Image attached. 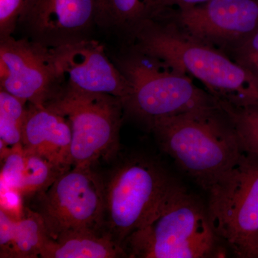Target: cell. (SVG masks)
<instances>
[{
    "label": "cell",
    "instance_id": "4",
    "mask_svg": "<svg viewBox=\"0 0 258 258\" xmlns=\"http://www.w3.org/2000/svg\"><path fill=\"white\" fill-rule=\"evenodd\" d=\"M112 60L130 86L123 103L125 114L149 130L161 120L218 105L189 75L132 45H123Z\"/></svg>",
    "mask_w": 258,
    "mask_h": 258
},
{
    "label": "cell",
    "instance_id": "21",
    "mask_svg": "<svg viewBox=\"0 0 258 258\" xmlns=\"http://www.w3.org/2000/svg\"><path fill=\"white\" fill-rule=\"evenodd\" d=\"M225 53L248 71L258 81V30Z\"/></svg>",
    "mask_w": 258,
    "mask_h": 258
},
{
    "label": "cell",
    "instance_id": "10",
    "mask_svg": "<svg viewBox=\"0 0 258 258\" xmlns=\"http://www.w3.org/2000/svg\"><path fill=\"white\" fill-rule=\"evenodd\" d=\"M158 16L225 52L258 30V0H209L188 9L165 10Z\"/></svg>",
    "mask_w": 258,
    "mask_h": 258
},
{
    "label": "cell",
    "instance_id": "11",
    "mask_svg": "<svg viewBox=\"0 0 258 258\" xmlns=\"http://www.w3.org/2000/svg\"><path fill=\"white\" fill-rule=\"evenodd\" d=\"M97 0H26L18 28L23 37L55 48L92 38Z\"/></svg>",
    "mask_w": 258,
    "mask_h": 258
},
{
    "label": "cell",
    "instance_id": "14",
    "mask_svg": "<svg viewBox=\"0 0 258 258\" xmlns=\"http://www.w3.org/2000/svg\"><path fill=\"white\" fill-rule=\"evenodd\" d=\"M157 15V0H97V28L118 37L122 45L133 41L136 34Z\"/></svg>",
    "mask_w": 258,
    "mask_h": 258
},
{
    "label": "cell",
    "instance_id": "6",
    "mask_svg": "<svg viewBox=\"0 0 258 258\" xmlns=\"http://www.w3.org/2000/svg\"><path fill=\"white\" fill-rule=\"evenodd\" d=\"M207 192L217 235L235 255L247 258L258 241V157L243 152Z\"/></svg>",
    "mask_w": 258,
    "mask_h": 258
},
{
    "label": "cell",
    "instance_id": "1",
    "mask_svg": "<svg viewBox=\"0 0 258 258\" xmlns=\"http://www.w3.org/2000/svg\"><path fill=\"white\" fill-rule=\"evenodd\" d=\"M129 45L198 79L220 101L240 108L258 107V81L252 74L222 50L162 17L144 24Z\"/></svg>",
    "mask_w": 258,
    "mask_h": 258
},
{
    "label": "cell",
    "instance_id": "19",
    "mask_svg": "<svg viewBox=\"0 0 258 258\" xmlns=\"http://www.w3.org/2000/svg\"><path fill=\"white\" fill-rule=\"evenodd\" d=\"M218 102L233 123L244 152L258 157V107L240 108Z\"/></svg>",
    "mask_w": 258,
    "mask_h": 258
},
{
    "label": "cell",
    "instance_id": "20",
    "mask_svg": "<svg viewBox=\"0 0 258 258\" xmlns=\"http://www.w3.org/2000/svg\"><path fill=\"white\" fill-rule=\"evenodd\" d=\"M3 159L2 184H3L4 189H15L19 191L23 181L25 165L23 144L10 149L5 156L2 157Z\"/></svg>",
    "mask_w": 258,
    "mask_h": 258
},
{
    "label": "cell",
    "instance_id": "23",
    "mask_svg": "<svg viewBox=\"0 0 258 258\" xmlns=\"http://www.w3.org/2000/svg\"><path fill=\"white\" fill-rule=\"evenodd\" d=\"M16 219L11 216L10 214L1 208L0 210V257L3 256L9 248Z\"/></svg>",
    "mask_w": 258,
    "mask_h": 258
},
{
    "label": "cell",
    "instance_id": "8",
    "mask_svg": "<svg viewBox=\"0 0 258 258\" xmlns=\"http://www.w3.org/2000/svg\"><path fill=\"white\" fill-rule=\"evenodd\" d=\"M38 195L36 211L43 219L51 239L73 231L103 235L104 179L91 166H73Z\"/></svg>",
    "mask_w": 258,
    "mask_h": 258
},
{
    "label": "cell",
    "instance_id": "2",
    "mask_svg": "<svg viewBox=\"0 0 258 258\" xmlns=\"http://www.w3.org/2000/svg\"><path fill=\"white\" fill-rule=\"evenodd\" d=\"M130 258L226 257L208 208L175 181L143 225L123 244Z\"/></svg>",
    "mask_w": 258,
    "mask_h": 258
},
{
    "label": "cell",
    "instance_id": "13",
    "mask_svg": "<svg viewBox=\"0 0 258 258\" xmlns=\"http://www.w3.org/2000/svg\"><path fill=\"white\" fill-rule=\"evenodd\" d=\"M72 130L64 115L48 105L28 104L23 125V146L66 170L73 167Z\"/></svg>",
    "mask_w": 258,
    "mask_h": 258
},
{
    "label": "cell",
    "instance_id": "22",
    "mask_svg": "<svg viewBox=\"0 0 258 258\" xmlns=\"http://www.w3.org/2000/svg\"><path fill=\"white\" fill-rule=\"evenodd\" d=\"M26 0H0V39L13 36Z\"/></svg>",
    "mask_w": 258,
    "mask_h": 258
},
{
    "label": "cell",
    "instance_id": "24",
    "mask_svg": "<svg viewBox=\"0 0 258 258\" xmlns=\"http://www.w3.org/2000/svg\"><path fill=\"white\" fill-rule=\"evenodd\" d=\"M208 1L209 0H157V15L165 10L188 9Z\"/></svg>",
    "mask_w": 258,
    "mask_h": 258
},
{
    "label": "cell",
    "instance_id": "16",
    "mask_svg": "<svg viewBox=\"0 0 258 258\" xmlns=\"http://www.w3.org/2000/svg\"><path fill=\"white\" fill-rule=\"evenodd\" d=\"M50 238L40 214L28 208L15 222L13 239L3 258L40 257L42 247Z\"/></svg>",
    "mask_w": 258,
    "mask_h": 258
},
{
    "label": "cell",
    "instance_id": "7",
    "mask_svg": "<svg viewBox=\"0 0 258 258\" xmlns=\"http://www.w3.org/2000/svg\"><path fill=\"white\" fill-rule=\"evenodd\" d=\"M46 105L64 115L71 124L73 166L93 167L97 161L118 152L125 113L119 98L63 88Z\"/></svg>",
    "mask_w": 258,
    "mask_h": 258
},
{
    "label": "cell",
    "instance_id": "17",
    "mask_svg": "<svg viewBox=\"0 0 258 258\" xmlns=\"http://www.w3.org/2000/svg\"><path fill=\"white\" fill-rule=\"evenodd\" d=\"M24 153L25 170L19 190L21 195H40L45 192L62 173L68 171L35 153L25 149Z\"/></svg>",
    "mask_w": 258,
    "mask_h": 258
},
{
    "label": "cell",
    "instance_id": "18",
    "mask_svg": "<svg viewBox=\"0 0 258 258\" xmlns=\"http://www.w3.org/2000/svg\"><path fill=\"white\" fill-rule=\"evenodd\" d=\"M26 103L0 89V143L12 149L23 144V125Z\"/></svg>",
    "mask_w": 258,
    "mask_h": 258
},
{
    "label": "cell",
    "instance_id": "12",
    "mask_svg": "<svg viewBox=\"0 0 258 258\" xmlns=\"http://www.w3.org/2000/svg\"><path fill=\"white\" fill-rule=\"evenodd\" d=\"M63 88L126 100L131 88L101 42L87 39L53 48Z\"/></svg>",
    "mask_w": 258,
    "mask_h": 258
},
{
    "label": "cell",
    "instance_id": "3",
    "mask_svg": "<svg viewBox=\"0 0 258 258\" xmlns=\"http://www.w3.org/2000/svg\"><path fill=\"white\" fill-rule=\"evenodd\" d=\"M150 131L161 150L206 191L244 152L219 102L217 106L161 120Z\"/></svg>",
    "mask_w": 258,
    "mask_h": 258
},
{
    "label": "cell",
    "instance_id": "15",
    "mask_svg": "<svg viewBox=\"0 0 258 258\" xmlns=\"http://www.w3.org/2000/svg\"><path fill=\"white\" fill-rule=\"evenodd\" d=\"M42 258L128 257L119 244L106 236L93 231L66 232L48 239L42 247Z\"/></svg>",
    "mask_w": 258,
    "mask_h": 258
},
{
    "label": "cell",
    "instance_id": "9",
    "mask_svg": "<svg viewBox=\"0 0 258 258\" xmlns=\"http://www.w3.org/2000/svg\"><path fill=\"white\" fill-rule=\"evenodd\" d=\"M0 89L27 104L46 105L63 89L53 48L25 37L0 39Z\"/></svg>",
    "mask_w": 258,
    "mask_h": 258
},
{
    "label": "cell",
    "instance_id": "25",
    "mask_svg": "<svg viewBox=\"0 0 258 258\" xmlns=\"http://www.w3.org/2000/svg\"><path fill=\"white\" fill-rule=\"evenodd\" d=\"M247 258H258V241L255 245H254L253 249L249 252Z\"/></svg>",
    "mask_w": 258,
    "mask_h": 258
},
{
    "label": "cell",
    "instance_id": "5",
    "mask_svg": "<svg viewBox=\"0 0 258 258\" xmlns=\"http://www.w3.org/2000/svg\"><path fill=\"white\" fill-rule=\"evenodd\" d=\"M175 181L154 158L133 154L120 161L104 180L103 235L123 247Z\"/></svg>",
    "mask_w": 258,
    "mask_h": 258
}]
</instances>
